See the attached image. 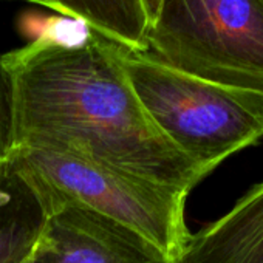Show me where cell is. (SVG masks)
I'll return each instance as SVG.
<instances>
[{
  "label": "cell",
  "mask_w": 263,
  "mask_h": 263,
  "mask_svg": "<svg viewBox=\"0 0 263 263\" xmlns=\"http://www.w3.org/2000/svg\"><path fill=\"white\" fill-rule=\"evenodd\" d=\"M44 189L50 206L79 204L138 232L178 263L191 232L184 220L187 194L67 154L16 147Z\"/></svg>",
  "instance_id": "obj_4"
},
{
  "label": "cell",
  "mask_w": 263,
  "mask_h": 263,
  "mask_svg": "<svg viewBox=\"0 0 263 263\" xmlns=\"http://www.w3.org/2000/svg\"><path fill=\"white\" fill-rule=\"evenodd\" d=\"M121 61L143 108L161 134L208 175L263 138V102L122 48Z\"/></svg>",
  "instance_id": "obj_2"
},
{
  "label": "cell",
  "mask_w": 263,
  "mask_h": 263,
  "mask_svg": "<svg viewBox=\"0 0 263 263\" xmlns=\"http://www.w3.org/2000/svg\"><path fill=\"white\" fill-rule=\"evenodd\" d=\"M161 2H163V0H141V5H143V10H144L149 27L155 22V19L158 16V11H160V7H161Z\"/></svg>",
  "instance_id": "obj_10"
},
{
  "label": "cell",
  "mask_w": 263,
  "mask_h": 263,
  "mask_svg": "<svg viewBox=\"0 0 263 263\" xmlns=\"http://www.w3.org/2000/svg\"><path fill=\"white\" fill-rule=\"evenodd\" d=\"M178 263H263V181L191 234Z\"/></svg>",
  "instance_id": "obj_7"
},
{
  "label": "cell",
  "mask_w": 263,
  "mask_h": 263,
  "mask_svg": "<svg viewBox=\"0 0 263 263\" xmlns=\"http://www.w3.org/2000/svg\"><path fill=\"white\" fill-rule=\"evenodd\" d=\"M16 147V82L4 54H0V163L5 161Z\"/></svg>",
  "instance_id": "obj_9"
},
{
  "label": "cell",
  "mask_w": 263,
  "mask_h": 263,
  "mask_svg": "<svg viewBox=\"0 0 263 263\" xmlns=\"http://www.w3.org/2000/svg\"><path fill=\"white\" fill-rule=\"evenodd\" d=\"M121 51L93 33L79 47L30 42L4 54L16 82L17 147L67 154L189 195L208 174L152 122Z\"/></svg>",
  "instance_id": "obj_1"
},
{
  "label": "cell",
  "mask_w": 263,
  "mask_h": 263,
  "mask_svg": "<svg viewBox=\"0 0 263 263\" xmlns=\"http://www.w3.org/2000/svg\"><path fill=\"white\" fill-rule=\"evenodd\" d=\"M28 263H174L158 246L95 211L56 201Z\"/></svg>",
  "instance_id": "obj_5"
},
{
  "label": "cell",
  "mask_w": 263,
  "mask_h": 263,
  "mask_svg": "<svg viewBox=\"0 0 263 263\" xmlns=\"http://www.w3.org/2000/svg\"><path fill=\"white\" fill-rule=\"evenodd\" d=\"M27 263H28V261H27Z\"/></svg>",
  "instance_id": "obj_11"
},
{
  "label": "cell",
  "mask_w": 263,
  "mask_h": 263,
  "mask_svg": "<svg viewBox=\"0 0 263 263\" xmlns=\"http://www.w3.org/2000/svg\"><path fill=\"white\" fill-rule=\"evenodd\" d=\"M85 22L95 33L125 50L146 53L147 19L141 0H24Z\"/></svg>",
  "instance_id": "obj_8"
},
{
  "label": "cell",
  "mask_w": 263,
  "mask_h": 263,
  "mask_svg": "<svg viewBox=\"0 0 263 263\" xmlns=\"http://www.w3.org/2000/svg\"><path fill=\"white\" fill-rule=\"evenodd\" d=\"M146 54L263 102V0H163Z\"/></svg>",
  "instance_id": "obj_3"
},
{
  "label": "cell",
  "mask_w": 263,
  "mask_h": 263,
  "mask_svg": "<svg viewBox=\"0 0 263 263\" xmlns=\"http://www.w3.org/2000/svg\"><path fill=\"white\" fill-rule=\"evenodd\" d=\"M51 206L17 151L0 163V263H27Z\"/></svg>",
  "instance_id": "obj_6"
}]
</instances>
